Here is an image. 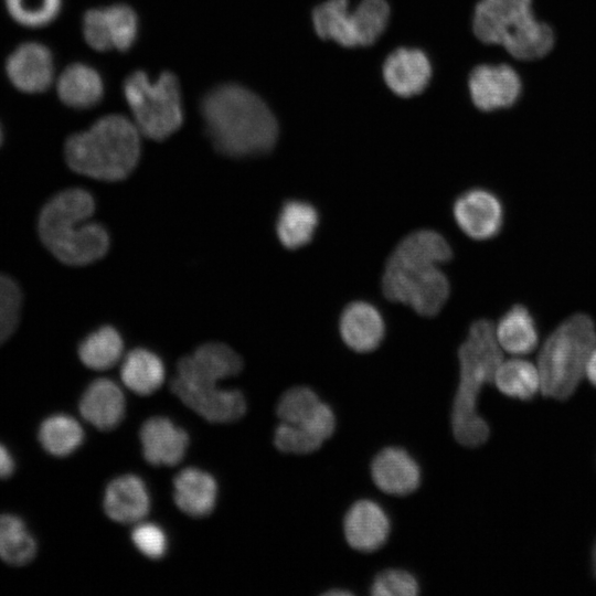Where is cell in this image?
Wrapping results in <instances>:
<instances>
[{"label": "cell", "mask_w": 596, "mask_h": 596, "mask_svg": "<svg viewBox=\"0 0 596 596\" xmlns=\"http://www.w3.org/2000/svg\"><path fill=\"white\" fill-rule=\"evenodd\" d=\"M451 258L443 235L418 230L404 237L389 257L383 278L384 296L409 306L425 317L437 315L449 296V281L439 265Z\"/></svg>", "instance_id": "6da1fadb"}, {"label": "cell", "mask_w": 596, "mask_h": 596, "mask_svg": "<svg viewBox=\"0 0 596 596\" xmlns=\"http://www.w3.org/2000/svg\"><path fill=\"white\" fill-rule=\"evenodd\" d=\"M200 113L207 137L224 156L263 155L276 145V117L258 95L242 85L213 87L202 97Z\"/></svg>", "instance_id": "7a4b0ae2"}, {"label": "cell", "mask_w": 596, "mask_h": 596, "mask_svg": "<svg viewBox=\"0 0 596 596\" xmlns=\"http://www.w3.org/2000/svg\"><path fill=\"white\" fill-rule=\"evenodd\" d=\"M95 202L84 189H68L55 194L39 216V236L44 246L62 263L83 266L102 258L108 251L106 228L89 219Z\"/></svg>", "instance_id": "3957f363"}, {"label": "cell", "mask_w": 596, "mask_h": 596, "mask_svg": "<svg viewBox=\"0 0 596 596\" xmlns=\"http://www.w3.org/2000/svg\"><path fill=\"white\" fill-rule=\"evenodd\" d=\"M458 360L460 379L454 401L453 432L459 444L477 447L490 434L488 423L478 414V396L486 384L493 382L503 360V350L491 321L479 319L470 326L466 340L459 347Z\"/></svg>", "instance_id": "277c9868"}, {"label": "cell", "mask_w": 596, "mask_h": 596, "mask_svg": "<svg viewBox=\"0 0 596 596\" xmlns=\"http://www.w3.org/2000/svg\"><path fill=\"white\" fill-rule=\"evenodd\" d=\"M139 132L125 116L113 114L102 117L87 130L67 138L66 162L73 171L89 178L124 180L140 157Z\"/></svg>", "instance_id": "5b68a950"}, {"label": "cell", "mask_w": 596, "mask_h": 596, "mask_svg": "<svg viewBox=\"0 0 596 596\" xmlns=\"http://www.w3.org/2000/svg\"><path fill=\"white\" fill-rule=\"evenodd\" d=\"M596 347V328L586 313L563 320L545 339L536 366L542 395L556 401L571 397L585 376L587 361Z\"/></svg>", "instance_id": "8992f818"}, {"label": "cell", "mask_w": 596, "mask_h": 596, "mask_svg": "<svg viewBox=\"0 0 596 596\" xmlns=\"http://www.w3.org/2000/svg\"><path fill=\"white\" fill-rule=\"evenodd\" d=\"M472 28L480 41L500 44L520 60L542 57L554 41L551 28L535 19L531 0H480Z\"/></svg>", "instance_id": "52a82bcc"}, {"label": "cell", "mask_w": 596, "mask_h": 596, "mask_svg": "<svg viewBox=\"0 0 596 596\" xmlns=\"http://www.w3.org/2000/svg\"><path fill=\"white\" fill-rule=\"evenodd\" d=\"M123 93L138 130L153 140H164L183 123L178 77L163 72L151 82L146 72L135 71L123 83Z\"/></svg>", "instance_id": "ba28073f"}, {"label": "cell", "mask_w": 596, "mask_h": 596, "mask_svg": "<svg viewBox=\"0 0 596 596\" xmlns=\"http://www.w3.org/2000/svg\"><path fill=\"white\" fill-rule=\"evenodd\" d=\"M348 0H327L312 11L316 33L345 47L373 44L384 32L390 7L385 0H361L349 10Z\"/></svg>", "instance_id": "9c48e42d"}, {"label": "cell", "mask_w": 596, "mask_h": 596, "mask_svg": "<svg viewBox=\"0 0 596 596\" xmlns=\"http://www.w3.org/2000/svg\"><path fill=\"white\" fill-rule=\"evenodd\" d=\"M138 32V15L128 4L91 9L83 17L84 39L96 51L127 52L136 43Z\"/></svg>", "instance_id": "30bf717a"}, {"label": "cell", "mask_w": 596, "mask_h": 596, "mask_svg": "<svg viewBox=\"0 0 596 596\" xmlns=\"http://www.w3.org/2000/svg\"><path fill=\"white\" fill-rule=\"evenodd\" d=\"M242 369L243 361L232 348L221 342H209L179 360L175 377L189 385L211 386L237 375Z\"/></svg>", "instance_id": "8fae6325"}, {"label": "cell", "mask_w": 596, "mask_h": 596, "mask_svg": "<svg viewBox=\"0 0 596 596\" xmlns=\"http://www.w3.org/2000/svg\"><path fill=\"white\" fill-rule=\"evenodd\" d=\"M172 393L190 409L211 423H232L246 412V401L237 390H222L217 385L194 386L174 377Z\"/></svg>", "instance_id": "7c38bea8"}, {"label": "cell", "mask_w": 596, "mask_h": 596, "mask_svg": "<svg viewBox=\"0 0 596 596\" xmlns=\"http://www.w3.org/2000/svg\"><path fill=\"white\" fill-rule=\"evenodd\" d=\"M6 73L11 84L20 92L42 93L53 82V54L46 45L40 42L21 43L8 56Z\"/></svg>", "instance_id": "4fadbf2b"}, {"label": "cell", "mask_w": 596, "mask_h": 596, "mask_svg": "<svg viewBox=\"0 0 596 596\" xmlns=\"http://www.w3.org/2000/svg\"><path fill=\"white\" fill-rule=\"evenodd\" d=\"M454 217L467 236L476 241H486L499 233L503 210L499 199L490 191L471 189L455 201Z\"/></svg>", "instance_id": "5bb4252c"}, {"label": "cell", "mask_w": 596, "mask_h": 596, "mask_svg": "<svg viewBox=\"0 0 596 596\" xmlns=\"http://www.w3.org/2000/svg\"><path fill=\"white\" fill-rule=\"evenodd\" d=\"M468 86L473 104L485 111L512 105L521 92L519 75L505 64L475 67Z\"/></svg>", "instance_id": "9a60e30c"}, {"label": "cell", "mask_w": 596, "mask_h": 596, "mask_svg": "<svg viewBox=\"0 0 596 596\" xmlns=\"http://www.w3.org/2000/svg\"><path fill=\"white\" fill-rule=\"evenodd\" d=\"M432 66L427 55L418 49L400 47L383 65V77L390 89L401 97L422 93L428 85Z\"/></svg>", "instance_id": "2e32d148"}, {"label": "cell", "mask_w": 596, "mask_h": 596, "mask_svg": "<svg viewBox=\"0 0 596 596\" xmlns=\"http://www.w3.org/2000/svg\"><path fill=\"white\" fill-rule=\"evenodd\" d=\"M139 437L145 459L153 466L178 465L188 448L189 436L166 417H152L143 423Z\"/></svg>", "instance_id": "e0dca14e"}, {"label": "cell", "mask_w": 596, "mask_h": 596, "mask_svg": "<svg viewBox=\"0 0 596 596\" xmlns=\"http://www.w3.org/2000/svg\"><path fill=\"white\" fill-rule=\"evenodd\" d=\"M343 529L345 539L353 549L372 552L386 541L390 522L377 503L360 500L349 509Z\"/></svg>", "instance_id": "ac0fdd59"}, {"label": "cell", "mask_w": 596, "mask_h": 596, "mask_svg": "<svg viewBox=\"0 0 596 596\" xmlns=\"http://www.w3.org/2000/svg\"><path fill=\"white\" fill-rule=\"evenodd\" d=\"M371 473L382 491L396 496L414 491L421 479L416 461L397 447H389L379 453L372 462Z\"/></svg>", "instance_id": "d6986e66"}, {"label": "cell", "mask_w": 596, "mask_h": 596, "mask_svg": "<svg viewBox=\"0 0 596 596\" xmlns=\"http://www.w3.org/2000/svg\"><path fill=\"white\" fill-rule=\"evenodd\" d=\"M150 500L145 483L134 475L114 479L106 488L104 510L115 522H140L149 512Z\"/></svg>", "instance_id": "ffe728a7"}, {"label": "cell", "mask_w": 596, "mask_h": 596, "mask_svg": "<svg viewBox=\"0 0 596 596\" xmlns=\"http://www.w3.org/2000/svg\"><path fill=\"white\" fill-rule=\"evenodd\" d=\"M385 331L380 311L365 301L349 304L340 317V333L345 344L356 352L379 347Z\"/></svg>", "instance_id": "44dd1931"}, {"label": "cell", "mask_w": 596, "mask_h": 596, "mask_svg": "<svg viewBox=\"0 0 596 596\" xmlns=\"http://www.w3.org/2000/svg\"><path fill=\"white\" fill-rule=\"evenodd\" d=\"M79 413L99 430L114 429L125 414L124 394L113 381L98 379L82 395Z\"/></svg>", "instance_id": "7402d4cb"}, {"label": "cell", "mask_w": 596, "mask_h": 596, "mask_svg": "<svg viewBox=\"0 0 596 596\" xmlns=\"http://www.w3.org/2000/svg\"><path fill=\"white\" fill-rule=\"evenodd\" d=\"M173 487L174 502L185 514L203 518L214 510L217 485L210 473L185 468L175 476Z\"/></svg>", "instance_id": "603a6c76"}, {"label": "cell", "mask_w": 596, "mask_h": 596, "mask_svg": "<svg viewBox=\"0 0 596 596\" xmlns=\"http://www.w3.org/2000/svg\"><path fill=\"white\" fill-rule=\"evenodd\" d=\"M105 92L99 72L85 63L68 65L57 79V95L62 103L75 109L96 106Z\"/></svg>", "instance_id": "cb8c5ba5"}, {"label": "cell", "mask_w": 596, "mask_h": 596, "mask_svg": "<svg viewBox=\"0 0 596 596\" xmlns=\"http://www.w3.org/2000/svg\"><path fill=\"white\" fill-rule=\"evenodd\" d=\"M494 332L501 349L515 356L531 353L539 342L534 319L521 305L513 306L500 318Z\"/></svg>", "instance_id": "d4e9b609"}, {"label": "cell", "mask_w": 596, "mask_h": 596, "mask_svg": "<svg viewBox=\"0 0 596 596\" xmlns=\"http://www.w3.org/2000/svg\"><path fill=\"white\" fill-rule=\"evenodd\" d=\"M318 222L313 205L299 200L287 201L277 219V236L286 248H300L312 240Z\"/></svg>", "instance_id": "484cf974"}, {"label": "cell", "mask_w": 596, "mask_h": 596, "mask_svg": "<svg viewBox=\"0 0 596 596\" xmlns=\"http://www.w3.org/2000/svg\"><path fill=\"white\" fill-rule=\"evenodd\" d=\"M120 376L124 384L134 393L149 395L157 391L164 380V366L153 352L138 348L125 358Z\"/></svg>", "instance_id": "4316f807"}, {"label": "cell", "mask_w": 596, "mask_h": 596, "mask_svg": "<svg viewBox=\"0 0 596 596\" xmlns=\"http://www.w3.org/2000/svg\"><path fill=\"white\" fill-rule=\"evenodd\" d=\"M493 383L502 394L521 401L532 400L541 387L536 364L515 355L502 360L494 373Z\"/></svg>", "instance_id": "83f0119b"}, {"label": "cell", "mask_w": 596, "mask_h": 596, "mask_svg": "<svg viewBox=\"0 0 596 596\" xmlns=\"http://www.w3.org/2000/svg\"><path fill=\"white\" fill-rule=\"evenodd\" d=\"M36 554V542L17 515H0V558L13 566L29 564Z\"/></svg>", "instance_id": "f1b7e54d"}, {"label": "cell", "mask_w": 596, "mask_h": 596, "mask_svg": "<svg viewBox=\"0 0 596 596\" xmlns=\"http://www.w3.org/2000/svg\"><path fill=\"white\" fill-rule=\"evenodd\" d=\"M123 349L124 343L118 331L110 326H104L81 342L78 356L87 368L102 371L119 361Z\"/></svg>", "instance_id": "f546056e"}, {"label": "cell", "mask_w": 596, "mask_h": 596, "mask_svg": "<svg viewBox=\"0 0 596 596\" xmlns=\"http://www.w3.org/2000/svg\"><path fill=\"white\" fill-rule=\"evenodd\" d=\"M39 441L51 455L65 457L83 443L84 432L73 417L57 414L47 417L39 428Z\"/></svg>", "instance_id": "4dcf8cb0"}, {"label": "cell", "mask_w": 596, "mask_h": 596, "mask_svg": "<svg viewBox=\"0 0 596 596\" xmlns=\"http://www.w3.org/2000/svg\"><path fill=\"white\" fill-rule=\"evenodd\" d=\"M9 15L25 28H42L52 23L61 12L63 0H4Z\"/></svg>", "instance_id": "1f68e13d"}, {"label": "cell", "mask_w": 596, "mask_h": 596, "mask_svg": "<svg viewBox=\"0 0 596 596\" xmlns=\"http://www.w3.org/2000/svg\"><path fill=\"white\" fill-rule=\"evenodd\" d=\"M317 394L308 387L297 386L283 394L277 415L283 423L300 425L319 403Z\"/></svg>", "instance_id": "d6a6232c"}, {"label": "cell", "mask_w": 596, "mask_h": 596, "mask_svg": "<svg viewBox=\"0 0 596 596\" xmlns=\"http://www.w3.org/2000/svg\"><path fill=\"white\" fill-rule=\"evenodd\" d=\"M22 294L19 285L0 273V344L15 330L21 312Z\"/></svg>", "instance_id": "836d02e7"}, {"label": "cell", "mask_w": 596, "mask_h": 596, "mask_svg": "<svg viewBox=\"0 0 596 596\" xmlns=\"http://www.w3.org/2000/svg\"><path fill=\"white\" fill-rule=\"evenodd\" d=\"M274 444L288 454H308L320 448L322 441L298 425L280 423L275 430Z\"/></svg>", "instance_id": "e575fe53"}, {"label": "cell", "mask_w": 596, "mask_h": 596, "mask_svg": "<svg viewBox=\"0 0 596 596\" xmlns=\"http://www.w3.org/2000/svg\"><path fill=\"white\" fill-rule=\"evenodd\" d=\"M418 584L413 575L402 570L381 572L371 586L374 596H415Z\"/></svg>", "instance_id": "d590c367"}, {"label": "cell", "mask_w": 596, "mask_h": 596, "mask_svg": "<svg viewBox=\"0 0 596 596\" xmlns=\"http://www.w3.org/2000/svg\"><path fill=\"white\" fill-rule=\"evenodd\" d=\"M131 539L138 551L149 558L157 560L166 553V534L155 524L143 523L137 525L131 533Z\"/></svg>", "instance_id": "8d00e7d4"}, {"label": "cell", "mask_w": 596, "mask_h": 596, "mask_svg": "<svg viewBox=\"0 0 596 596\" xmlns=\"http://www.w3.org/2000/svg\"><path fill=\"white\" fill-rule=\"evenodd\" d=\"M298 426H301L323 443L333 434L336 418L331 408L327 404L319 402L306 421Z\"/></svg>", "instance_id": "74e56055"}, {"label": "cell", "mask_w": 596, "mask_h": 596, "mask_svg": "<svg viewBox=\"0 0 596 596\" xmlns=\"http://www.w3.org/2000/svg\"><path fill=\"white\" fill-rule=\"evenodd\" d=\"M15 462L6 446L0 444V479L10 477L14 471Z\"/></svg>", "instance_id": "f35d334b"}, {"label": "cell", "mask_w": 596, "mask_h": 596, "mask_svg": "<svg viewBox=\"0 0 596 596\" xmlns=\"http://www.w3.org/2000/svg\"><path fill=\"white\" fill-rule=\"evenodd\" d=\"M585 376L596 387V347L592 351L587 361Z\"/></svg>", "instance_id": "ab89813d"}, {"label": "cell", "mask_w": 596, "mask_h": 596, "mask_svg": "<svg viewBox=\"0 0 596 596\" xmlns=\"http://www.w3.org/2000/svg\"><path fill=\"white\" fill-rule=\"evenodd\" d=\"M592 571H593L594 577L596 578V540L592 549Z\"/></svg>", "instance_id": "60d3db41"}, {"label": "cell", "mask_w": 596, "mask_h": 596, "mask_svg": "<svg viewBox=\"0 0 596 596\" xmlns=\"http://www.w3.org/2000/svg\"><path fill=\"white\" fill-rule=\"evenodd\" d=\"M326 595H330V596H332V595H351V593L348 592V590L336 589V590L327 592Z\"/></svg>", "instance_id": "b9f144b4"}, {"label": "cell", "mask_w": 596, "mask_h": 596, "mask_svg": "<svg viewBox=\"0 0 596 596\" xmlns=\"http://www.w3.org/2000/svg\"><path fill=\"white\" fill-rule=\"evenodd\" d=\"M1 141H2V129H1V126H0V145H1Z\"/></svg>", "instance_id": "7bdbcfd3"}]
</instances>
